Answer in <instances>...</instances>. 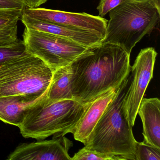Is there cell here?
I'll return each instance as SVG.
<instances>
[{"mask_svg": "<svg viewBox=\"0 0 160 160\" xmlns=\"http://www.w3.org/2000/svg\"><path fill=\"white\" fill-rule=\"evenodd\" d=\"M71 65L73 97L82 103L91 102L120 86L131 71L130 55L108 43L90 48Z\"/></svg>", "mask_w": 160, "mask_h": 160, "instance_id": "obj_1", "label": "cell"}, {"mask_svg": "<svg viewBox=\"0 0 160 160\" xmlns=\"http://www.w3.org/2000/svg\"><path fill=\"white\" fill-rule=\"evenodd\" d=\"M129 79L128 77L123 81L117 96L84 144L88 149L114 157L116 160H135L137 141L124 107Z\"/></svg>", "mask_w": 160, "mask_h": 160, "instance_id": "obj_2", "label": "cell"}, {"mask_svg": "<svg viewBox=\"0 0 160 160\" xmlns=\"http://www.w3.org/2000/svg\"><path fill=\"white\" fill-rule=\"evenodd\" d=\"M46 97L31 108L18 127L24 137L40 140L64 136L75 127L92 102L51 101Z\"/></svg>", "mask_w": 160, "mask_h": 160, "instance_id": "obj_3", "label": "cell"}, {"mask_svg": "<svg viewBox=\"0 0 160 160\" xmlns=\"http://www.w3.org/2000/svg\"><path fill=\"white\" fill-rule=\"evenodd\" d=\"M108 13L102 43L118 46L129 55L160 21V11L151 0H126Z\"/></svg>", "mask_w": 160, "mask_h": 160, "instance_id": "obj_4", "label": "cell"}, {"mask_svg": "<svg viewBox=\"0 0 160 160\" xmlns=\"http://www.w3.org/2000/svg\"><path fill=\"white\" fill-rule=\"evenodd\" d=\"M53 71L28 52L0 63V97L41 94L48 89Z\"/></svg>", "mask_w": 160, "mask_h": 160, "instance_id": "obj_5", "label": "cell"}, {"mask_svg": "<svg viewBox=\"0 0 160 160\" xmlns=\"http://www.w3.org/2000/svg\"><path fill=\"white\" fill-rule=\"evenodd\" d=\"M23 38L28 52L42 60L53 72L70 65L90 49L72 40L26 28Z\"/></svg>", "mask_w": 160, "mask_h": 160, "instance_id": "obj_6", "label": "cell"}, {"mask_svg": "<svg viewBox=\"0 0 160 160\" xmlns=\"http://www.w3.org/2000/svg\"><path fill=\"white\" fill-rule=\"evenodd\" d=\"M157 55V53L153 48L141 49L131 67L132 80L125 93L124 107L132 127L134 125L140 102L153 77Z\"/></svg>", "mask_w": 160, "mask_h": 160, "instance_id": "obj_7", "label": "cell"}, {"mask_svg": "<svg viewBox=\"0 0 160 160\" xmlns=\"http://www.w3.org/2000/svg\"><path fill=\"white\" fill-rule=\"evenodd\" d=\"M22 14L31 18L89 32L98 35L103 40L105 36L108 20L99 16L39 7H26Z\"/></svg>", "mask_w": 160, "mask_h": 160, "instance_id": "obj_8", "label": "cell"}, {"mask_svg": "<svg viewBox=\"0 0 160 160\" xmlns=\"http://www.w3.org/2000/svg\"><path fill=\"white\" fill-rule=\"evenodd\" d=\"M72 143L64 136L51 140L23 143L11 152L9 160H71L68 153Z\"/></svg>", "mask_w": 160, "mask_h": 160, "instance_id": "obj_9", "label": "cell"}, {"mask_svg": "<svg viewBox=\"0 0 160 160\" xmlns=\"http://www.w3.org/2000/svg\"><path fill=\"white\" fill-rule=\"evenodd\" d=\"M20 20L28 29L69 39L90 48L100 45L103 41L98 35L89 32L31 18L22 14Z\"/></svg>", "mask_w": 160, "mask_h": 160, "instance_id": "obj_10", "label": "cell"}, {"mask_svg": "<svg viewBox=\"0 0 160 160\" xmlns=\"http://www.w3.org/2000/svg\"><path fill=\"white\" fill-rule=\"evenodd\" d=\"M122 84L108 91L92 101L81 119L70 132L73 135L75 140L84 144L108 105L117 96Z\"/></svg>", "mask_w": 160, "mask_h": 160, "instance_id": "obj_11", "label": "cell"}, {"mask_svg": "<svg viewBox=\"0 0 160 160\" xmlns=\"http://www.w3.org/2000/svg\"><path fill=\"white\" fill-rule=\"evenodd\" d=\"M47 91L41 94L0 97V120L19 127L31 108L46 97Z\"/></svg>", "mask_w": 160, "mask_h": 160, "instance_id": "obj_12", "label": "cell"}, {"mask_svg": "<svg viewBox=\"0 0 160 160\" xmlns=\"http://www.w3.org/2000/svg\"><path fill=\"white\" fill-rule=\"evenodd\" d=\"M138 114L143 124V142L160 148V99L143 97Z\"/></svg>", "mask_w": 160, "mask_h": 160, "instance_id": "obj_13", "label": "cell"}, {"mask_svg": "<svg viewBox=\"0 0 160 160\" xmlns=\"http://www.w3.org/2000/svg\"><path fill=\"white\" fill-rule=\"evenodd\" d=\"M72 75L71 64L53 72L46 99L51 101L74 99L71 88Z\"/></svg>", "mask_w": 160, "mask_h": 160, "instance_id": "obj_14", "label": "cell"}, {"mask_svg": "<svg viewBox=\"0 0 160 160\" xmlns=\"http://www.w3.org/2000/svg\"><path fill=\"white\" fill-rule=\"evenodd\" d=\"M22 12L18 10H0V47L17 42L18 25Z\"/></svg>", "mask_w": 160, "mask_h": 160, "instance_id": "obj_15", "label": "cell"}, {"mask_svg": "<svg viewBox=\"0 0 160 160\" xmlns=\"http://www.w3.org/2000/svg\"><path fill=\"white\" fill-rule=\"evenodd\" d=\"M28 53L23 40L19 39L15 43L0 47V63Z\"/></svg>", "mask_w": 160, "mask_h": 160, "instance_id": "obj_16", "label": "cell"}, {"mask_svg": "<svg viewBox=\"0 0 160 160\" xmlns=\"http://www.w3.org/2000/svg\"><path fill=\"white\" fill-rule=\"evenodd\" d=\"M135 160H160V148L137 141Z\"/></svg>", "mask_w": 160, "mask_h": 160, "instance_id": "obj_17", "label": "cell"}, {"mask_svg": "<svg viewBox=\"0 0 160 160\" xmlns=\"http://www.w3.org/2000/svg\"><path fill=\"white\" fill-rule=\"evenodd\" d=\"M71 160H116L115 158L84 147L75 153Z\"/></svg>", "mask_w": 160, "mask_h": 160, "instance_id": "obj_18", "label": "cell"}, {"mask_svg": "<svg viewBox=\"0 0 160 160\" xmlns=\"http://www.w3.org/2000/svg\"><path fill=\"white\" fill-rule=\"evenodd\" d=\"M126 0H100L97 10L99 16L103 18L110 11L115 9Z\"/></svg>", "mask_w": 160, "mask_h": 160, "instance_id": "obj_19", "label": "cell"}, {"mask_svg": "<svg viewBox=\"0 0 160 160\" xmlns=\"http://www.w3.org/2000/svg\"><path fill=\"white\" fill-rule=\"evenodd\" d=\"M27 7L25 0H0V10H14L23 12Z\"/></svg>", "mask_w": 160, "mask_h": 160, "instance_id": "obj_20", "label": "cell"}, {"mask_svg": "<svg viewBox=\"0 0 160 160\" xmlns=\"http://www.w3.org/2000/svg\"><path fill=\"white\" fill-rule=\"evenodd\" d=\"M48 0H25L26 6L28 8H36L44 4Z\"/></svg>", "mask_w": 160, "mask_h": 160, "instance_id": "obj_21", "label": "cell"}, {"mask_svg": "<svg viewBox=\"0 0 160 160\" xmlns=\"http://www.w3.org/2000/svg\"><path fill=\"white\" fill-rule=\"evenodd\" d=\"M157 9L160 11V0H151Z\"/></svg>", "mask_w": 160, "mask_h": 160, "instance_id": "obj_22", "label": "cell"}]
</instances>
